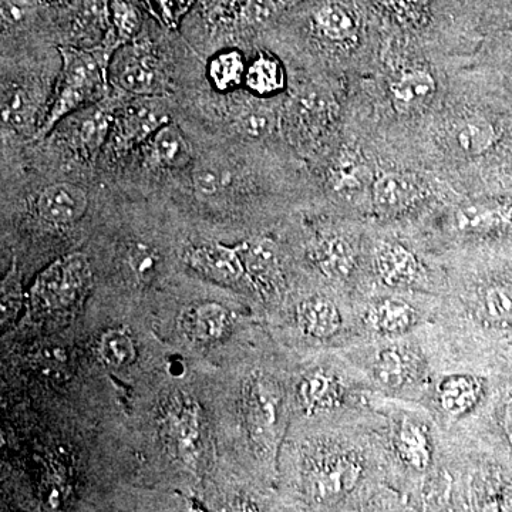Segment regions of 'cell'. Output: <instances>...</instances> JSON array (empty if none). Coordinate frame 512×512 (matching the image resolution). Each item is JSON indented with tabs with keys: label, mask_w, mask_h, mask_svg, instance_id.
Returning <instances> with one entry per match:
<instances>
[{
	"label": "cell",
	"mask_w": 512,
	"mask_h": 512,
	"mask_svg": "<svg viewBox=\"0 0 512 512\" xmlns=\"http://www.w3.org/2000/svg\"><path fill=\"white\" fill-rule=\"evenodd\" d=\"M62 55V77L52 110L37 136H45L70 113L86 104L99 101L107 92L109 83L110 53L107 46L59 47Z\"/></svg>",
	"instance_id": "1"
},
{
	"label": "cell",
	"mask_w": 512,
	"mask_h": 512,
	"mask_svg": "<svg viewBox=\"0 0 512 512\" xmlns=\"http://www.w3.org/2000/svg\"><path fill=\"white\" fill-rule=\"evenodd\" d=\"M109 74L120 90L134 96H160L165 92L160 62L143 46L121 49L111 60Z\"/></svg>",
	"instance_id": "2"
},
{
	"label": "cell",
	"mask_w": 512,
	"mask_h": 512,
	"mask_svg": "<svg viewBox=\"0 0 512 512\" xmlns=\"http://www.w3.org/2000/svg\"><path fill=\"white\" fill-rule=\"evenodd\" d=\"M90 269L83 255H69L59 259L39 276L35 285L37 305L60 309L72 303L77 293L89 281Z\"/></svg>",
	"instance_id": "3"
},
{
	"label": "cell",
	"mask_w": 512,
	"mask_h": 512,
	"mask_svg": "<svg viewBox=\"0 0 512 512\" xmlns=\"http://www.w3.org/2000/svg\"><path fill=\"white\" fill-rule=\"evenodd\" d=\"M168 123L167 109L157 96H137L121 110L117 119V143L133 147L153 137Z\"/></svg>",
	"instance_id": "4"
},
{
	"label": "cell",
	"mask_w": 512,
	"mask_h": 512,
	"mask_svg": "<svg viewBox=\"0 0 512 512\" xmlns=\"http://www.w3.org/2000/svg\"><path fill=\"white\" fill-rule=\"evenodd\" d=\"M87 194L70 183L50 185L40 195L37 208L43 220L53 225H69L83 217L87 210Z\"/></svg>",
	"instance_id": "5"
},
{
	"label": "cell",
	"mask_w": 512,
	"mask_h": 512,
	"mask_svg": "<svg viewBox=\"0 0 512 512\" xmlns=\"http://www.w3.org/2000/svg\"><path fill=\"white\" fill-rule=\"evenodd\" d=\"M362 467L349 457L329 461L313 480V493L320 500H336L350 493L359 481Z\"/></svg>",
	"instance_id": "6"
},
{
	"label": "cell",
	"mask_w": 512,
	"mask_h": 512,
	"mask_svg": "<svg viewBox=\"0 0 512 512\" xmlns=\"http://www.w3.org/2000/svg\"><path fill=\"white\" fill-rule=\"evenodd\" d=\"M390 94L394 109L402 114L416 113L429 106L436 94V82L427 72H410L392 83Z\"/></svg>",
	"instance_id": "7"
},
{
	"label": "cell",
	"mask_w": 512,
	"mask_h": 512,
	"mask_svg": "<svg viewBox=\"0 0 512 512\" xmlns=\"http://www.w3.org/2000/svg\"><path fill=\"white\" fill-rule=\"evenodd\" d=\"M228 326V313L217 303H200L185 309L181 328L190 338L210 342L220 339Z\"/></svg>",
	"instance_id": "8"
},
{
	"label": "cell",
	"mask_w": 512,
	"mask_h": 512,
	"mask_svg": "<svg viewBox=\"0 0 512 512\" xmlns=\"http://www.w3.org/2000/svg\"><path fill=\"white\" fill-rule=\"evenodd\" d=\"M376 268L383 281L392 286L410 285L419 275L416 256L397 244H383L377 249Z\"/></svg>",
	"instance_id": "9"
},
{
	"label": "cell",
	"mask_w": 512,
	"mask_h": 512,
	"mask_svg": "<svg viewBox=\"0 0 512 512\" xmlns=\"http://www.w3.org/2000/svg\"><path fill=\"white\" fill-rule=\"evenodd\" d=\"M190 259L192 265L221 281H235L244 272V261L239 254V249L207 245V247L195 249Z\"/></svg>",
	"instance_id": "10"
},
{
	"label": "cell",
	"mask_w": 512,
	"mask_h": 512,
	"mask_svg": "<svg viewBox=\"0 0 512 512\" xmlns=\"http://www.w3.org/2000/svg\"><path fill=\"white\" fill-rule=\"evenodd\" d=\"M299 325L315 338H329L340 328V313L335 303L326 298L308 299L299 306Z\"/></svg>",
	"instance_id": "11"
},
{
	"label": "cell",
	"mask_w": 512,
	"mask_h": 512,
	"mask_svg": "<svg viewBox=\"0 0 512 512\" xmlns=\"http://www.w3.org/2000/svg\"><path fill=\"white\" fill-rule=\"evenodd\" d=\"M419 188L402 174L382 175L373 185V198L383 212H397L409 207L417 198Z\"/></svg>",
	"instance_id": "12"
},
{
	"label": "cell",
	"mask_w": 512,
	"mask_h": 512,
	"mask_svg": "<svg viewBox=\"0 0 512 512\" xmlns=\"http://www.w3.org/2000/svg\"><path fill=\"white\" fill-rule=\"evenodd\" d=\"M153 156L164 167L181 168L190 163V143L180 127L167 123L154 134Z\"/></svg>",
	"instance_id": "13"
},
{
	"label": "cell",
	"mask_w": 512,
	"mask_h": 512,
	"mask_svg": "<svg viewBox=\"0 0 512 512\" xmlns=\"http://www.w3.org/2000/svg\"><path fill=\"white\" fill-rule=\"evenodd\" d=\"M245 83L248 89L259 96H269L284 89L285 73L278 59L261 53L248 64Z\"/></svg>",
	"instance_id": "14"
},
{
	"label": "cell",
	"mask_w": 512,
	"mask_h": 512,
	"mask_svg": "<svg viewBox=\"0 0 512 512\" xmlns=\"http://www.w3.org/2000/svg\"><path fill=\"white\" fill-rule=\"evenodd\" d=\"M245 268L259 281H272L278 271L279 259L274 242L269 239H255L239 248Z\"/></svg>",
	"instance_id": "15"
},
{
	"label": "cell",
	"mask_w": 512,
	"mask_h": 512,
	"mask_svg": "<svg viewBox=\"0 0 512 512\" xmlns=\"http://www.w3.org/2000/svg\"><path fill=\"white\" fill-rule=\"evenodd\" d=\"M453 138L458 150L467 156H478L493 146L495 131L490 121L471 117L457 127Z\"/></svg>",
	"instance_id": "16"
},
{
	"label": "cell",
	"mask_w": 512,
	"mask_h": 512,
	"mask_svg": "<svg viewBox=\"0 0 512 512\" xmlns=\"http://www.w3.org/2000/svg\"><path fill=\"white\" fill-rule=\"evenodd\" d=\"M458 227L467 232H483L512 222V205L488 207V205H470L457 215Z\"/></svg>",
	"instance_id": "17"
},
{
	"label": "cell",
	"mask_w": 512,
	"mask_h": 512,
	"mask_svg": "<svg viewBox=\"0 0 512 512\" xmlns=\"http://www.w3.org/2000/svg\"><path fill=\"white\" fill-rule=\"evenodd\" d=\"M110 128V116L107 111L96 109L87 111L86 116L77 121L74 141L83 154L96 153L106 140Z\"/></svg>",
	"instance_id": "18"
},
{
	"label": "cell",
	"mask_w": 512,
	"mask_h": 512,
	"mask_svg": "<svg viewBox=\"0 0 512 512\" xmlns=\"http://www.w3.org/2000/svg\"><path fill=\"white\" fill-rule=\"evenodd\" d=\"M247 67L244 57L238 50H228L211 60L208 74L214 86L221 92H225V90L235 89L244 82Z\"/></svg>",
	"instance_id": "19"
},
{
	"label": "cell",
	"mask_w": 512,
	"mask_h": 512,
	"mask_svg": "<svg viewBox=\"0 0 512 512\" xmlns=\"http://www.w3.org/2000/svg\"><path fill=\"white\" fill-rule=\"evenodd\" d=\"M319 264L329 278L345 279L353 271L355 254L345 239H328L320 248Z\"/></svg>",
	"instance_id": "20"
},
{
	"label": "cell",
	"mask_w": 512,
	"mask_h": 512,
	"mask_svg": "<svg viewBox=\"0 0 512 512\" xmlns=\"http://www.w3.org/2000/svg\"><path fill=\"white\" fill-rule=\"evenodd\" d=\"M477 384L468 377H451L440 389V400L444 409L451 414L467 412L477 400Z\"/></svg>",
	"instance_id": "21"
},
{
	"label": "cell",
	"mask_w": 512,
	"mask_h": 512,
	"mask_svg": "<svg viewBox=\"0 0 512 512\" xmlns=\"http://www.w3.org/2000/svg\"><path fill=\"white\" fill-rule=\"evenodd\" d=\"M400 456L414 468H426L430 463V447L424 431L416 424H404L397 437Z\"/></svg>",
	"instance_id": "22"
},
{
	"label": "cell",
	"mask_w": 512,
	"mask_h": 512,
	"mask_svg": "<svg viewBox=\"0 0 512 512\" xmlns=\"http://www.w3.org/2000/svg\"><path fill=\"white\" fill-rule=\"evenodd\" d=\"M35 99L23 87L12 86L3 90L2 116L8 126L23 127L35 114Z\"/></svg>",
	"instance_id": "23"
},
{
	"label": "cell",
	"mask_w": 512,
	"mask_h": 512,
	"mask_svg": "<svg viewBox=\"0 0 512 512\" xmlns=\"http://www.w3.org/2000/svg\"><path fill=\"white\" fill-rule=\"evenodd\" d=\"M301 396L303 403L312 410L326 409L338 402V383L332 377L318 373L302 383Z\"/></svg>",
	"instance_id": "24"
},
{
	"label": "cell",
	"mask_w": 512,
	"mask_h": 512,
	"mask_svg": "<svg viewBox=\"0 0 512 512\" xmlns=\"http://www.w3.org/2000/svg\"><path fill=\"white\" fill-rule=\"evenodd\" d=\"M315 19L320 32L330 40H346L355 32V20L339 5L323 6Z\"/></svg>",
	"instance_id": "25"
},
{
	"label": "cell",
	"mask_w": 512,
	"mask_h": 512,
	"mask_svg": "<svg viewBox=\"0 0 512 512\" xmlns=\"http://www.w3.org/2000/svg\"><path fill=\"white\" fill-rule=\"evenodd\" d=\"M413 309L400 301H384L372 313L373 323L384 332H402L412 326Z\"/></svg>",
	"instance_id": "26"
},
{
	"label": "cell",
	"mask_w": 512,
	"mask_h": 512,
	"mask_svg": "<svg viewBox=\"0 0 512 512\" xmlns=\"http://www.w3.org/2000/svg\"><path fill=\"white\" fill-rule=\"evenodd\" d=\"M100 355L107 365L123 367L136 357L133 340L121 330H110L100 340Z\"/></svg>",
	"instance_id": "27"
},
{
	"label": "cell",
	"mask_w": 512,
	"mask_h": 512,
	"mask_svg": "<svg viewBox=\"0 0 512 512\" xmlns=\"http://www.w3.org/2000/svg\"><path fill=\"white\" fill-rule=\"evenodd\" d=\"M109 22V10L106 0H80L79 18H77V30L80 37L93 40L101 32L107 29Z\"/></svg>",
	"instance_id": "28"
},
{
	"label": "cell",
	"mask_w": 512,
	"mask_h": 512,
	"mask_svg": "<svg viewBox=\"0 0 512 512\" xmlns=\"http://www.w3.org/2000/svg\"><path fill=\"white\" fill-rule=\"evenodd\" d=\"M251 407L255 426L266 429L275 423L276 412H278V396L268 384L255 383L251 394Z\"/></svg>",
	"instance_id": "29"
},
{
	"label": "cell",
	"mask_w": 512,
	"mask_h": 512,
	"mask_svg": "<svg viewBox=\"0 0 512 512\" xmlns=\"http://www.w3.org/2000/svg\"><path fill=\"white\" fill-rule=\"evenodd\" d=\"M481 302L488 318L497 322H512V285L488 288Z\"/></svg>",
	"instance_id": "30"
},
{
	"label": "cell",
	"mask_w": 512,
	"mask_h": 512,
	"mask_svg": "<svg viewBox=\"0 0 512 512\" xmlns=\"http://www.w3.org/2000/svg\"><path fill=\"white\" fill-rule=\"evenodd\" d=\"M406 362L394 350H384L376 363V377L384 386L397 387L406 379Z\"/></svg>",
	"instance_id": "31"
},
{
	"label": "cell",
	"mask_w": 512,
	"mask_h": 512,
	"mask_svg": "<svg viewBox=\"0 0 512 512\" xmlns=\"http://www.w3.org/2000/svg\"><path fill=\"white\" fill-rule=\"evenodd\" d=\"M275 126L274 114L272 111L261 109H251L244 111L238 119V130L244 136L251 138H262L272 133Z\"/></svg>",
	"instance_id": "32"
},
{
	"label": "cell",
	"mask_w": 512,
	"mask_h": 512,
	"mask_svg": "<svg viewBox=\"0 0 512 512\" xmlns=\"http://www.w3.org/2000/svg\"><path fill=\"white\" fill-rule=\"evenodd\" d=\"M157 264V254L153 249L144 247V245H138V247L131 252L130 265L131 268H133L134 274H136L140 281H147V279L153 278Z\"/></svg>",
	"instance_id": "33"
},
{
	"label": "cell",
	"mask_w": 512,
	"mask_h": 512,
	"mask_svg": "<svg viewBox=\"0 0 512 512\" xmlns=\"http://www.w3.org/2000/svg\"><path fill=\"white\" fill-rule=\"evenodd\" d=\"M114 20L121 40H128L138 29V16L133 5L126 0H116L114 3Z\"/></svg>",
	"instance_id": "34"
},
{
	"label": "cell",
	"mask_w": 512,
	"mask_h": 512,
	"mask_svg": "<svg viewBox=\"0 0 512 512\" xmlns=\"http://www.w3.org/2000/svg\"><path fill=\"white\" fill-rule=\"evenodd\" d=\"M278 6L275 0H247L242 9V16L249 25H265L275 18Z\"/></svg>",
	"instance_id": "35"
},
{
	"label": "cell",
	"mask_w": 512,
	"mask_h": 512,
	"mask_svg": "<svg viewBox=\"0 0 512 512\" xmlns=\"http://www.w3.org/2000/svg\"><path fill=\"white\" fill-rule=\"evenodd\" d=\"M37 0H2V19L9 26H18L33 15Z\"/></svg>",
	"instance_id": "36"
},
{
	"label": "cell",
	"mask_w": 512,
	"mask_h": 512,
	"mask_svg": "<svg viewBox=\"0 0 512 512\" xmlns=\"http://www.w3.org/2000/svg\"><path fill=\"white\" fill-rule=\"evenodd\" d=\"M194 185L202 195H215L224 187V175L214 168H202L195 171Z\"/></svg>",
	"instance_id": "37"
},
{
	"label": "cell",
	"mask_w": 512,
	"mask_h": 512,
	"mask_svg": "<svg viewBox=\"0 0 512 512\" xmlns=\"http://www.w3.org/2000/svg\"><path fill=\"white\" fill-rule=\"evenodd\" d=\"M397 12L404 16H417L429 5V0H392Z\"/></svg>",
	"instance_id": "38"
},
{
	"label": "cell",
	"mask_w": 512,
	"mask_h": 512,
	"mask_svg": "<svg viewBox=\"0 0 512 512\" xmlns=\"http://www.w3.org/2000/svg\"><path fill=\"white\" fill-rule=\"evenodd\" d=\"M504 426L508 437H510V440L512 441V403L507 407V410H505Z\"/></svg>",
	"instance_id": "39"
},
{
	"label": "cell",
	"mask_w": 512,
	"mask_h": 512,
	"mask_svg": "<svg viewBox=\"0 0 512 512\" xmlns=\"http://www.w3.org/2000/svg\"><path fill=\"white\" fill-rule=\"evenodd\" d=\"M59 2H62V0H59Z\"/></svg>",
	"instance_id": "40"
}]
</instances>
